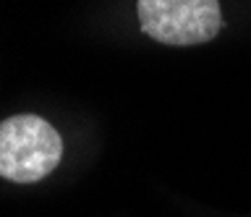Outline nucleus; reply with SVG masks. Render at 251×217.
Masks as SVG:
<instances>
[{"label": "nucleus", "mask_w": 251, "mask_h": 217, "mask_svg": "<svg viewBox=\"0 0 251 217\" xmlns=\"http://www.w3.org/2000/svg\"><path fill=\"white\" fill-rule=\"evenodd\" d=\"M63 157V139L39 115H13L0 123V178L37 183Z\"/></svg>", "instance_id": "nucleus-1"}, {"label": "nucleus", "mask_w": 251, "mask_h": 217, "mask_svg": "<svg viewBox=\"0 0 251 217\" xmlns=\"http://www.w3.org/2000/svg\"><path fill=\"white\" fill-rule=\"evenodd\" d=\"M139 24L162 45H201L223 26L217 0H139Z\"/></svg>", "instance_id": "nucleus-2"}]
</instances>
